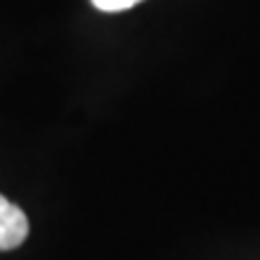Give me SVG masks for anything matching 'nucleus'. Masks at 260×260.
<instances>
[{
	"instance_id": "obj_1",
	"label": "nucleus",
	"mask_w": 260,
	"mask_h": 260,
	"mask_svg": "<svg viewBox=\"0 0 260 260\" xmlns=\"http://www.w3.org/2000/svg\"><path fill=\"white\" fill-rule=\"evenodd\" d=\"M29 236V219L15 203L0 195V251H12Z\"/></svg>"
},
{
	"instance_id": "obj_2",
	"label": "nucleus",
	"mask_w": 260,
	"mask_h": 260,
	"mask_svg": "<svg viewBox=\"0 0 260 260\" xmlns=\"http://www.w3.org/2000/svg\"><path fill=\"white\" fill-rule=\"evenodd\" d=\"M138 3L140 0H92V5L102 12H121V10H128Z\"/></svg>"
}]
</instances>
